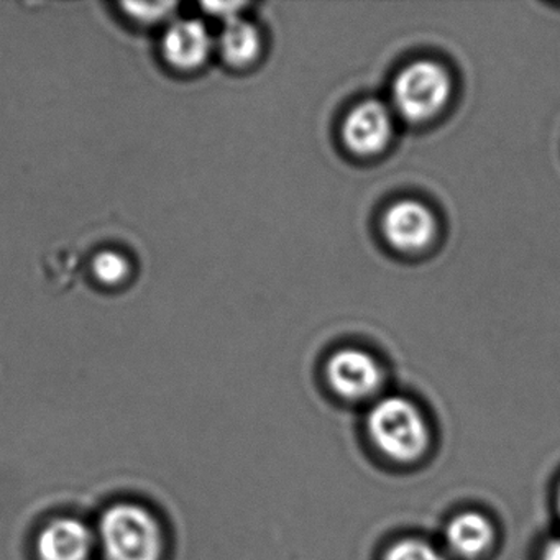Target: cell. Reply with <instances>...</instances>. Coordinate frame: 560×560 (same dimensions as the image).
Instances as JSON below:
<instances>
[{
  "label": "cell",
  "mask_w": 560,
  "mask_h": 560,
  "mask_svg": "<svg viewBox=\"0 0 560 560\" xmlns=\"http://www.w3.org/2000/svg\"><path fill=\"white\" fill-rule=\"evenodd\" d=\"M208 11H211L214 15H224L225 21H232V19H237L238 9L242 8L241 4H206L205 5Z\"/></svg>",
  "instance_id": "14"
},
{
  "label": "cell",
  "mask_w": 560,
  "mask_h": 560,
  "mask_svg": "<svg viewBox=\"0 0 560 560\" xmlns=\"http://www.w3.org/2000/svg\"><path fill=\"white\" fill-rule=\"evenodd\" d=\"M383 234L399 252H421L435 238L438 222L428 206L415 199H402L383 215Z\"/></svg>",
  "instance_id": "5"
},
{
  "label": "cell",
  "mask_w": 560,
  "mask_h": 560,
  "mask_svg": "<svg viewBox=\"0 0 560 560\" xmlns=\"http://www.w3.org/2000/svg\"><path fill=\"white\" fill-rule=\"evenodd\" d=\"M392 137V110L380 101H363L343 120V143L355 155H378L386 149Z\"/></svg>",
  "instance_id": "6"
},
{
  "label": "cell",
  "mask_w": 560,
  "mask_h": 560,
  "mask_svg": "<svg viewBox=\"0 0 560 560\" xmlns=\"http://www.w3.org/2000/svg\"><path fill=\"white\" fill-rule=\"evenodd\" d=\"M126 9L127 14L133 19V21L140 22V24H160L165 21L175 11L176 4L173 2H149V4H139V2H127L122 4Z\"/></svg>",
  "instance_id": "13"
},
{
  "label": "cell",
  "mask_w": 560,
  "mask_h": 560,
  "mask_svg": "<svg viewBox=\"0 0 560 560\" xmlns=\"http://www.w3.org/2000/svg\"><path fill=\"white\" fill-rule=\"evenodd\" d=\"M370 441L386 458L411 464L424 457L431 445V429L421 409L402 398L378 399L366 416Z\"/></svg>",
  "instance_id": "1"
},
{
  "label": "cell",
  "mask_w": 560,
  "mask_h": 560,
  "mask_svg": "<svg viewBox=\"0 0 560 560\" xmlns=\"http://www.w3.org/2000/svg\"><path fill=\"white\" fill-rule=\"evenodd\" d=\"M383 560H448V557L428 540L406 537L393 544Z\"/></svg>",
  "instance_id": "11"
},
{
  "label": "cell",
  "mask_w": 560,
  "mask_h": 560,
  "mask_svg": "<svg viewBox=\"0 0 560 560\" xmlns=\"http://www.w3.org/2000/svg\"><path fill=\"white\" fill-rule=\"evenodd\" d=\"M557 506H559V513H560V487H559V493H557Z\"/></svg>",
  "instance_id": "16"
},
{
  "label": "cell",
  "mask_w": 560,
  "mask_h": 560,
  "mask_svg": "<svg viewBox=\"0 0 560 560\" xmlns=\"http://www.w3.org/2000/svg\"><path fill=\"white\" fill-rule=\"evenodd\" d=\"M100 534L107 560L162 559V527L139 504H114L103 514Z\"/></svg>",
  "instance_id": "2"
},
{
  "label": "cell",
  "mask_w": 560,
  "mask_h": 560,
  "mask_svg": "<svg viewBox=\"0 0 560 560\" xmlns=\"http://www.w3.org/2000/svg\"><path fill=\"white\" fill-rule=\"evenodd\" d=\"M163 57L170 67L179 71H195L208 61L212 38L199 21H179L163 37Z\"/></svg>",
  "instance_id": "7"
},
{
  "label": "cell",
  "mask_w": 560,
  "mask_h": 560,
  "mask_svg": "<svg viewBox=\"0 0 560 560\" xmlns=\"http://www.w3.org/2000/svg\"><path fill=\"white\" fill-rule=\"evenodd\" d=\"M494 542V527L485 514L464 511L445 526V544L452 556L475 560L490 550Z\"/></svg>",
  "instance_id": "9"
},
{
  "label": "cell",
  "mask_w": 560,
  "mask_h": 560,
  "mask_svg": "<svg viewBox=\"0 0 560 560\" xmlns=\"http://www.w3.org/2000/svg\"><path fill=\"white\" fill-rule=\"evenodd\" d=\"M93 271L101 283L116 287L129 278L130 265L127 258L117 252H103L94 258Z\"/></svg>",
  "instance_id": "12"
},
{
  "label": "cell",
  "mask_w": 560,
  "mask_h": 560,
  "mask_svg": "<svg viewBox=\"0 0 560 560\" xmlns=\"http://www.w3.org/2000/svg\"><path fill=\"white\" fill-rule=\"evenodd\" d=\"M540 560H560V537L549 540V542L544 546Z\"/></svg>",
  "instance_id": "15"
},
{
  "label": "cell",
  "mask_w": 560,
  "mask_h": 560,
  "mask_svg": "<svg viewBox=\"0 0 560 560\" xmlns=\"http://www.w3.org/2000/svg\"><path fill=\"white\" fill-rule=\"evenodd\" d=\"M40 560H88L93 550L90 527L73 517L48 524L37 540Z\"/></svg>",
  "instance_id": "8"
},
{
  "label": "cell",
  "mask_w": 560,
  "mask_h": 560,
  "mask_svg": "<svg viewBox=\"0 0 560 560\" xmlns=\"http://www.w3.org/2000/svg\"><path fill=\"white\" fill-rule=\"evenodd\" d=\"M451 91V77L444 67L434 61H416L396 77L393 107L409 122H425L444 109Z\"/></svg>",
  "instance_id": "3"
},
{
  "label": "cell",
  "mask_w": 560,
  "mask_h": 560,
  "mask_svg": "<svg viewBox=\"0 0 560 560\" xmlns=\"http://www.w3.org/2000/svg\"><path fill=\"white\" fill-rule=\"evenodd\" d=\"M326 376L332 392L349 401L375 398L385 383L378 360L360 349L334 353L327 362Z\"/></svg>",
  "instance_id": "4"
},
{
  "label": "cell",
  "mask_w": 560,
  "mask_h": 560,
  "mask_svg": "<svg viewBox=\"0 0 560 560\" xmlns=\"http://www.w3.org/2000/svg\"><path fill=\"white\" fill-rule=\"evenodd\" d=\"M261 40L255 25L242 19H232L225 24L219 48L224 60L232 67H247L260 54Z\"/></svg>",
  "instance_id": "10"
}]
</instances>
